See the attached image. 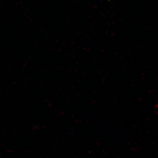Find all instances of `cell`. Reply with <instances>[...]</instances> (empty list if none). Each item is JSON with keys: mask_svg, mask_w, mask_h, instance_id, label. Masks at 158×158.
Wrapping results in <instances>:
<instances>
[{"mask_svg": "<svg viewBox=\"0 0 158 158\" xmlns=\"http://www.w3.org/2000/svg\"></svg>", "mask_w": 158, "mask_h": 158, "instance_id": "obj_1", "label": "cell"}]
</instances>
